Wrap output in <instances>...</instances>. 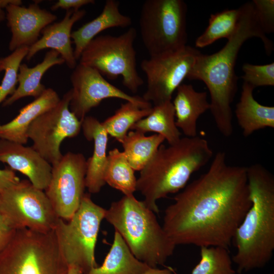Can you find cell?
<instances>
[{
	"instance_id": "32",
	"label": "cell",
	"mask_w": 274,
	"mask_h": 274,
	"mask_svg": "<svg viewBox=\"0 0 274 274\" xmlns=\"http://www.w3.org/2000/svg\"><path fill=\"white\" fill-rule=\"evenodd\" d=\"M243 82L253 88L274 85V63L264 65H255L248 63L242 66Z\"/></svg>"
},
{
	"instance_id": "31",
	"label": "cell",
	"mask_w": 274,
	"mask_h": 274,
	"mask_svg": "<svg viewBox=\"0 0 274 274\" xmlns=\"http://www.w3.org/2000/svg\"><path fill=\"white\" fill-rule=\"evenodd\" d=\"M29 47L23 46L15 49L11 54L0 58V72L4 71V78L0 85V104L8 95H12L18 83L19 68L27 55Z\"/></svg>"
},
{
	"instance_id": "22",
	"label": "cell",
	"mask_w": 274,
	"mask_h": 274,
	"mask_svg": "<svg viewBox=\"0 0 274 274\" xmlns=\"http://www.w3.org/2000/svg\"><path fill=\"white\" fill-rule=\"evenodd\" d=\"M254 88L244 83L235 114L245 137L266 127L274 128V107L264 106L254 97Z\"/></svg>"
},
{
	"instance_id": "27",
	"label": "cell",
	"mask_w": 274,
	"mask_h": 274,
	"mask_svg": "<svg viewBox=\"0 0 274 274\" xmlns=\"http://www.w3.org/2000/svg\"><path fill=\"white\" fill-rule=\"evenodd\" d=\"M105 183L124 195L133 194L136 191V180L133 169L123 152L117 148L109 151L104 171Z\"/></svg>"
},
{
	"instance_id": "6",
	"label": "cell",
	"mask_w": 274,
	"mask_h": 274,
	"mask_svg": "<svg viewBox=\"0 0 274 274\" xmlns=\"http://www.w3.org/2000/svg\"><path fill=\"white\" fill-rule=\"evenodd\" d=\"M67 270L54 230H16L0 253V274H67Z\"/></svg>"
},
{
	"instance_id": "5",
	"label": "cell",
	"mask_w": 274,
	"mask_h": 274,
	"mask_svg": "<svg viewBox=\"0 0 274 274\" xmlns=\"http://www.w3.org/2000/svg\"><path fill=\"white\" fill-rule=\"evenodd\" d=\"M105 219L121 235L133 255L150 267L163 265L173 254L176 246L155 213L133 194L112 202Z\"/></svg>"
},
{
	"instance_id": "37",
	"label": "cell",
	"mask_w": 274,
	"mask_h": 274,
	"mask_svg": "<svg viewBox=\"0 0 274 274\" xmlns=\"http://www.w3.org/2000/svg\"><path fill=\"white\" fill-rule=\"evenodd\" d=\"M11 4L22 5V2L21 0H0V22L3 21L6 18V14L3 8H6Z\"/></svg>"
},
{
	"instance_id": "3",
	"label": "cell",
	"mask_w": 274,
	"mask_h": 274,
	"mask_svg": "<svg viewBox=\"0 0 274 274\" xmlns=\"http://www.w3.org/2000/svg\"><path fill=\"white\" fill-rule=\"evenodd\" d=\"M247 175L251 205L232 242L238 273L264 266L274 251V176L258 163L247 167Z\"/></svg>"
},
{
	"instance_id": "17",
	"label": "cell",
	"mask_w": 274,
	"mask_h": 274,
	"mask_svg": "<svg viewBox=\"0 0 274 274\" xmlns=\"http://www.w3.org/2000/svg\"><path fill=\"white\" fill-rule=\"evenodd\" d=\"M86 13L83 9L66 11L62 20L49 24L42 30V37L29 47L25 59L29 61L40 51L50 48L59 53L68 68L74 69L77 64L72 46V28Z\"/></svg>"
},
{
	"instance_id": "2",
	"label": "cell",
	"mask_w": 274,
	"mask_h": 274,
	"mask_svg": "<svg viewBox=\"0 0 274 274\" xmlns=\"http://www.w3.org/2000/svg\"><path fill=\"white\" fill-rule=\"evenodd\" d=\"M240 15L234 34L225 46L210 55L200 53L187 79L204 83L210 95V110L216 126L225 137L233 130L231 105L237 91L236 61L243 45L248 39L257 37L263 42L267 55L273 50V45L263 31L257 19L252 2L239 8Z\"/></svg>"
},
{
	"instance_id": "20",
	"label": "cell",
	"mask_w": 274,
	"mask_h": 274,
	"mask_svg": "<svg viewBox=\"0 0 274 274\" xmlns=\"http://www.w3.org/2000/svg\"><path fill=\"white\" fill-rule=\"evenodd\" d=\"M176 91L172 102L176 125L186 137H195L197 136L198 119L210 110L207 92L197 91L192 85L186 84H182Z\"/></svg>"
},
{
	"instance_id": "16",
	"label": "cell",
	"mask_w": 274,
	"mask_h": 274,
	"mask_svg": "<svg viewBox=\"0 0 274 274\" xmlns=\"http://www.w3.org/2000/svg\"><path fill=\"white\" fill-rule=\"evenodd\" d=\"M0 162L26 176L40 189L45 190L50 182L52 165L32 147L0 139Z\"/></svg>"
},
{
	"instance_id": "26",
	"label": "cell",
	"mask_w": 274,
	"mask_h": 274,
	"mask_svg": "<svg viewBox=\"0 0 274 274\" xmlns=\"http://www.w3.org/2000/svg\"><path fill=\"white\" fill-rule=\"evenodd\" d=\"M164 141V138L158 134L146 136L141 132L131 130L128 132L120 143L133 169L141 171Z\"/></svg>"
},
{
	"instance_id": "8",
	"label": "cell",
	"mask_w": 274,
	"mask_h": 274,
	"mask_svg": "<svg viewBox=\"0 0 274 274\" xmlns=\"http://www.w3.org/2000/svg\"><path fill=\"white\" fill-rule=\"evenodd\" d=\"M136 37L132 27L118 36H97L83 50L79 63L95 69L110 80L122 76L123 85L135 93L144 83L136 69Z\"/></svg>"
},
{
	"instance_id": "35",
	"label": "cell",
	"mask_w": 274,
	"mask_h": 274,
	"mask_svg": "<svg viewBox=\"0 0 274 274\" xmlns=\"http://www.w3.org/2000/svg\"><path fill=\"white\" fill-rule=\"evenodd\" d=\"M95 2L94 0H59L51 6V9L52 11L58 9L78 11L83 6L93 4Z\"/></svg>"
},
{
	"instance_id": "9",
	"label": "cell",
	"mask_w": 274,
	"mask_h": 274,
	"mask_svg": "<svg viewBox=\"0 0 274 274\" xmlns=\"http://www.w3.org/2000/svg\"><path fill=\"white\" fill-rule=\"evenodd\" d=\"M106 209L94 203L89 194L85 193L80 205L66 223L58 219L54 232L67 263L76 264L86 274L97 267L95 248L102 220Z\"/></svg>"
},
{
	"instance_id": "1",
	"label": "cell",
	"mask_w": 274,
	"mask_h": 274,
	"mask_svg": "<svg viewBox=\"0 0 274 274\" xmlns=\"http://www.w3.org/2000/svg\"><path fill=\"white\" fill-rule=\"evenodd\" d=\"M164 211L162 227L176 245L228 248L251 205L247 167L218 152L208 170L186 185Z\"/></svg>"
},
{
	"instance_id": "18",
	"label": "cell",
	"mask_w": 274,
	"mask_h": 274,
	"mask_svg": "<svg viewBox=\"0 0 274 274\" xmlns=\"http://www.w3.org/2000/svg\"><path fill=\"white\" fill-rule=\"evenodd\" d=\"M81 129L85 138L94 143L92 155L87 160L85 180L86 188L89 192L95 194L106 184L104 175L107 161L108 134L102 123L92 116H86L84 118Z\"/></svg>"
},
{
	"instance_id": "36",
	"label": "cell",
	"mask_w": 274,
	"mask_h": 274,
	"mask_svg": "<svg viewBox=\"0 0 274 274\" xmlns=\"http://www.w3.org/2000/svg\"><path fill=\"white\" fill-rule=\"evenodd\" d=\"M20 181L15 171L10 167L0 168V192L17 184Z\"/></svg>"
},
{
	"instance_id": "39",
	"label": "cell",
	"mask_w": 274,
	"mask_h": 274,
	"mask_svg": "<svg viewBox=\"0 0 274 274\" xmlns=\"http://www.w3.org/2000/svg\"><path fill=\"white\" fill-rule=\"evenodd\" d=\"M67 274H84L82 268L77 264H68V270Z\"/></svg>"
},
{
	"instance_id": "11",
	"label": "cell",
	"mask_w": 274,
	"mask_h": 274,
	"mask_svg": "<svg viewBox=\"0 0 274 274\" xmlns=\"http://www.w3.org/2000/svg\"><path fill=\"white\" fill-rule=\"evenodd\" d=\"M200 53L187 45L177 51L143 60L140 66L147 86L142 97L153 105L172 101L173 93L187 78Z\"/></svg>"
},
{
	"instance_id": "28",
	"label": "cell",
	"mask_w": 274,
	"mask_h": 274,
	"mask_svg": "<svg viewBox=\"0 0 274 274\" xmlns=\"http://www.w3.org/2000/svg\"><path fill=\"white\" fill-rule=\"evenodd\" d=\"M240 10L226 9L210 15L209 25L195 40V46L202 48L213 44L218 40L229 39L237 27Z\"/></svg>"
},
{
	"instance_id": "13",
	"label": "cell",
	"mask_w": 274,
	"mask_h": 274,
	"mask_svg": "<svg viewBox=\"0 0 274 274\" xmlns=\"http://www.w3.org/2000/svg\"><path fill=\"white\" fill-rule=\"evenodd\" d=\"M87 160L83 154L68 152L52 165L44 190L59 218L68 221L78 209L86 188Z\"/></svg>"
},
{
	"instance_id": "15",
	"label": "cell",
	"mask_w": 274,
	"mask_h": 274,
	"mask_svg": "<svg viewBox=\"0 0 274 274\" xmlns=\"http://www.w3.org/2000/svg\"><path fill=\"white\" fill-rule=\"evenodd\" d=\"M6 9L7 25L12 33L9 49L12 52L23 46H31L39 40L42 30L57 19L55 15L41 9L39 2L28 7L11 4Z\"/></svg>"
},
{
	"instance_id": "25",
	"label": "cell",
	"mask_w": 274,
	"mask_h": 274,
	"mask_svg": "<svg viewBox=\"0 0 274 274\" xmlns=\"http://www.w3.org/2000/svg\"><path fill=\"white\" fill-rule=\"evenodd\" d=\"M130 129L145 134L156 132L162 135L169 145L177 143L181 138V133L176 125L172 101L154 105L150 114L135 123Z\"/></svg>"
},
{
	"instance_id": "19",
	"label": "cell",
	"mask_w": 274,
	"mask_h": 274,
	"mask_svg": "<svg viewBox=\"0 0 274 274\" xmlns=\"http://www.w3.org/2000/svg\"><path fill=\"white\" fill-rule=\"evenodd\" d=\"M60 99L53 89L46 88L39 97L22 107L13 120L6 124H0V139L26 144L29 139L27 131L31 123L54 107Z\"/></svg>"
},
{
	"instance_id": "30",
	"label": "cell",
	"mask_w": 274,
	"mask_h": 274,
	"mask_svg": "<svg viewBox=\"0 0 274 274\" xmlns=\"http://www.w3.org/2000/svg\"><path fill=\"white\" fill-rule=\"evenodd\" d=\"M200 248V260L191 274H236L228 248L220 246Z\"/></svg>"
},
{
	"instance_id": "23",
	"label": "cell",
	"mask_w": 274,
	"mask_h": 274,
	"mask_svg": "<svg viewBox=\"0 0 274 274\" xmlns=\"http://www.w3.org/2000/svg\"><path fill=\"white\" fill-rule=\"evenodd\" d=\"M56 51L51 50L46 53L43 61L33 67H29L25 63H21L18 74V86L3 102V106H11L23 97L32 96L35 99L39 97L47 88L41 83L44 74L52 66L65 63Z\"/></svg>"
},
{
	"instance_id": "33",
	"label": "cell",
	"mask_w": 274,
	"mask_h": 274,
	"mask_svg": "<svg viewBox=\"0 0 274 274\" xmlns=\"http://www.w3.org/2000/svg\"><path fill=\"white\" fill-rule=\"evenodd\" d=\"M256 15L260 26L266 35L274 31V1L253 0L252 1Z\"/></svg>"
},
{
	"instance_id": "14",
	"label": "cell",
	"mask_w": 274,
	"mask_h": 274,
	"mask_svg": "<svg viewBox=\"0 0 274 274\" xmlns=\"http://www.w3.org/2000/svg\"><path fill=\"white\" fill-rule=\"evenodd\" d=\"M72 85L70 110L81 121L93 108L106 98H116L131 102L143 109L152 107L142 97L132 96L106 80L95 69L79 63L70 76Z\"/></svg>"
},
{
	"instance_id": "38",
	"label": "cell",
	"mask_w": 274,
	"mask_h": 274,
	"mask_svg": "<svg viewBox=\"0 0 274 274\" xmlns=\"http://www.w3.org/2000/svg\"><path fill=\"white\" fill-rule=\"evenodd\" d=\"M143 274H177L171 267L159 269L157 267L151 268Z\"/></svg>"
},
{
	"instance_id": "29",
	"label": "cell",
	"mask_w": 274,
	"mask_h": 274,
	"mask_svg": "<svg viewBox=\"0 0 274 274\" xmlns=\"http://www.w3.org/2000/svg\"><path fill=\"white\" fill-rule=\"evenodd\" d=\"M152 108L143 109L131 102L126 101L101 123L108 135L121 143L131 127L150 114Z\"/></svg>"
},
{
	"instance_id": "12",
	"label": "cell",
	"mask_w": 274,
	"mask_h": 274,
	"mask_svg": "<svg viewBox=\"0 0 274 274\" xmlns=\"http://www.w3.org/2000/svg\"><path fill=\"white\" fill-rule=\"evenodd\" d=\"M71 97V89L54 107L37 117L28 129L32 148L52 165L62 156L60 150L62 142L76 137L82 129V121L70 110Z\"/></svg>"
},
{
	"instance_id": "21",
	"label": "cell",
	"mask_w": 274,
	"mask_h": 274,
	"mask_svg": "<svg viewBox=\"0 0 274 274\" xmlns=\"http://www.w3.org/2000/svg\"><path fill=\"white\" fill-rule=\"evenodd\" d=\"M119 4L116 0L106 1L97 17L72 32L71 39L75 45L74 56L77 60L86 46L101 31L110 28H125L131 25V18L120 12Z\"/></svg>"
},
{
	"instance_id": "4",
	"label": "cell",
	"mask_w": 274,
	"mask_h": 274,
	"mask_svg": "<svg viewBox=\"0 0 274 274\" xmlns=\"http://www.w3.org/2000/svg\"><path fill=\"white\" fill-rule=\"evenodd\" d=\"M208 142L197 135L183 137L176 144H161L136 180V191L144 203L155 213L157 201L183 189L191 175L206 165L213 156Z\"/></svg>"
},
{
	"instance_id": "34",
	"label": "cell",
	"mask_w": 274,
	"mask_h": 274,
	"mask_svg": "<svg viewBox=\"0 0 274 274\" xmlns=\"http://www.w3.org/2000/svg\"><path fill=\"white\" fill-rule=\"evenodd\" d=\"M16 231L0 213V253L8 245Z\"/></svg>"
},
{
	"instance_id": "7",
	"label": "cell",
	"mask_w": 274,
	"mask_h": 274,
	"mask_svg": "<svg viewBox=\"0 0 274 274\" xmlns=\"http://www.w3.org/2000/svg\"><path fill=\"white\" fill-rule=\"evenodd\" d=\"M187 12L183 0L144 2L140 15V31L150 56L174 52L187 46Z\"/></svg>"
},
{
	"instance_id": "10",
	"label": "cell",
	"mask_w": 274,
	"mask_h": 274,
	"mask_svg": "<svg viewBox=\"0 0 274 274\" xmlns=\"http://www.w3.org/2000/svg\"><path fill=\"white\" fill-rule=\"evenodd\" d=\"M0 213L15 230L42 233L54 230L59 219L44 190L28 180L0 192Z\"/></svg>"
},
{
	"instance_id": "24",
	"label": "cell",
	"mask_w": 274,
	"mask_h": 274,
	"mask_svg": "<svg viewBox=\"0 0 274 274\" xmlns=\"http://www.w3.org/2000/svg\"><path fill=\"white\" fill-rule=\"evenodd\" d=\"M151 268L133 255L115 231L112 245L102 265L91 268L86 274H143Z\"/></svg>"
}]
</instances>
